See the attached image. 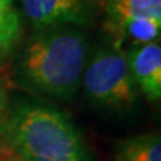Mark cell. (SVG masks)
<instances>
[{
	"mask_svg": "<svg viewBox=\"0 0 161 161\" xmlns=\"http://www.w3.org/2000/svg\"><path fill=\"white\" fill-rule=\"evenodd\" d=\"M89 60L86 35L71 26L39 30L19 57L16 75L26 87L67 99L77 93Z\"/></svg>",
	"mask_w": 161,
	"mask_h": 161,
	"instance_id": "6da1fadb",
	"label": "cell"
},
{
	"mask_svg": "<svg viewBox=\"0 0 161 161\" xmlns=\"http://www.w3.org/2000/svg\"><path fill=\"white\" fill-rule=\"evenodd\" d=\"M0 134L23 161H94L73 121L47 103H14Z\"/></svg>",
	"mask_w": 161,
	"mask_h": 161,
	"instance_id": "7a4b0ae2",
	"label": "cell"
},
{
	"mask_svg": "<svg viewBox=\"0 0 161 161\" xmlns=\"http://www.w3.org/2000/svg\"><path fill=\"white\" fill-rule=\"evenodd\" d=\"M80 83L93 102L112 109H126L137 101L138 89L124 50L101 48L87 60Z\"/></svg>",
	"mask_w": 161,
	"mask_h": 161,
	"instance_id": "3957f363",
	"label": "cell"
},
{
	"mask_svg": "<svg viewBox=\"0 0 161 161\" xmlns=\"http://www.w3.org/2000/svg\"><path fill=\"white\" fill-rule=\"evenodd\" d=\"M102 0H22L23 14L38 30L85 26Z\"/></svg>",
	"mask_w": 161,
	"mask_h": 161,
	"instance_id": "277c9868",
	"label": "cell"
},
{
	"mask_svg": "<svg viewBox=\"0 0 161 161\" xmlns=\"http://www.w3.org/2000/svg\"><path fill=\"white\" fill-rule=\"evenodd\" d=\"M130 74L137 89L148 98L161 97V46L158 42L130 47L125 51Z\"/></svg>",
	"mask_w": 161,
	"mask_h": 161,
	"instance_id": "5b68a950",
	"label": "cell"
},
{
	"mask_svg": "<svg viewBox=\"0 0 161 161\" xmlns=\"http://www.w3.org/2000/svg\"><path fill=\"white\" fill-rule=\"evenodd\" d=\"M108 28L117 39L114 47L119 48L124 42H130L134 46H142L158 42L161 20L152 18H132L118 23L108 24Z\"/></svg>",
	"mask_w": 161,
	"mask_h": 161,
	"instance_id": "8992f818",
	"label": "cell"
},
{
	"mask_svg": "<svg viewBox=\"0 0 161 161\" xmlns=\"http://www.w3.org/2000/svg\"><path fill=\"white\" fill-rule=\"evenodd\" d=\"M115 161H161V137L147 133L121 140L115 145Z\"/></svg>",
	"mask_w": 161,
	"mask_h": 161,
	"instance_id": "52a82bcc",
	"label": "cell"
},
{
	"mask_svg": "<svg viewBox=\"0 0 161 161\" xmlns=\"http://www.w3.org/2000/svg\"><path fill=\"white\" fill-rule=\"evenodd\" d=\"M108 24L132 18L161 20V0H102Z\"/></svg>",
	"mask_w": 161,
	"mask_h": 161,
	"instance_id": "ba28073f",
	"label": "cell"
},
{
	"mask_svg": "<svg viewBox=\"0 0 161 161\" xmlns=\"http://www.w3.org/2000/svg\"><path fill=\"white\" fill-rule=\"evenodd\" d=\"M20 35V18L14 0H0V57L14 47Z\"/></svg>",
	"mask_w": 161,
	"mask_h": 161,
	"instance_id": "9c48e42d",
	"label": "cell"
},
{
	"mask_svg": "<svg viewBox=\"0 0 161 161\" xmlns=\"http://www.w3.org/2000/svg\"><path fill=\"white\" fill-rule=\"evenodd\" d=\"M0 161H23L2 134H0Z\"/></svg>",
	"mask_w": 161,
	"mask_h": 161,
	"instance_id": "30bf717a",
	"label": "cell"
}]
</instances>
